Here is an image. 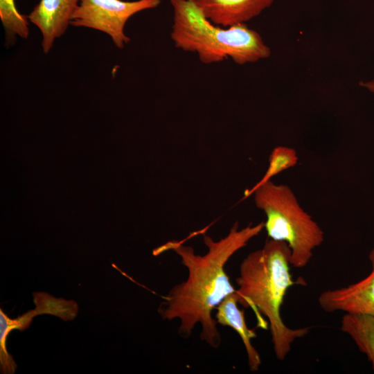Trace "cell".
Instances as JSON below:
<instances>
[{
	"instance_id": "cell-9",
	"label": "cell",
	"mask_w": 374,
	"mask_h": 374,
	"mask_svg": "<svg viewBox=\"0 0 374 374\" xmlns=\"http://www.w3.org/2000/svg\"><path fill=\"white\" fill-rule=\"evenodd\" d=\"M236 292L226 297L216 308L215 319L218 324L233 328L240 336L247 353L249 370L256 372L261 365L259 353L253 346L251 340L256 338L254 330L247 325L244 311L238 307Z\"/></svg>"
},
{
	"instance_id": "cell-5",
	"label": "cell",
	"mask_w": 374,
	"mask_h": 374,
	"mask_svg": "<svg viewBox=\"0 0 374 374\" xmlns=\"http://www.w3.org/2000/svg\"><path fill=\"white\" fill-rule=\"evenodd\" d=\"M161 0H81L72 15L70 24L105 33L117 48H122L130 39L125 34L127 20L136 13L157 8Z\"/></svg>"
},
{
	"instance_id": "cell-6",
	"label": "cell",
	"mask_w": 374,
	"mask_h": 374,
	"mask_svg": "<svg viewBox=\"0 0 374 374\" xmlns=\"http://www.w3.org/2000/svg\"><path fill=\"white\" fill-rule=\"evenodd\" d=\"M368 257L372 270L367 276L348 286L327 290L320 294L319 305L325 312L374 316V248Z\"/></svg>"
},
{
	"instance_id": "cell-12",
	"label": "cell",
	"mask_w": 374,
	"mask_h": 374,
	"mask_svg": "<svg viewBox=\"0 0 374 374\" xmlns=\"http://www.w3.org/2000/svg\"><path fill=\"white\" fill-rule=\"evenodd\" d=\"M33 297L35 316L51 314L69 321L73 320L78 314V305L73 300L57 299L44 292H34Z\"/></svg>"
},
{
	"instance_id": "cell-15",
	"label": "cell",
	"mask_w": 374,
	"mask_h": 374,
	"mask_svg": "<svg viewBox=\"0 0 374 374\" xmlns=\"http://www.w3.org/2000/svg\"><path fill=\"white\" fill-rule=\"evenodd\" d=\"M359 84L362 87L365 88L368 91L374 94V80L360 81Z\"/></svg>"
},
{
	"instance_id": "cell-1",
	"label": "cell",
	"mask_w": 374,
	"mask_h": 374,
	"mask_svg": "<svg viewBox=\"0 0 374 374\" xmlns=\"http://www.w3.org/2000/svg\"><path fill=\"white\" fill-rule=\"evenodd\" d=\"M263 229L264 222L242 229L236 222L227 235L218 240L204 235L207 251L203 255L195 253L192 247L179 240L167 242L152 251L154 256L167 251L175 252L188 270L186 280L172 287L158 308L163 319L179 321L178 333L181 337L188 338L199 324L201 340L213 348L220 347L221 335L212 312L226 297L236 292L225 265Z\"/></svg>"
},
{
	"instance_id": "cell-14",
	"label": "cell",
	"mask_w": 374,
	"mask_h": 374,
	"mask_svg": "<svg viewBox=\"0 0 374 374\" xmlns=\"http://www.w3.org/2000/svg\"><path fill=\"white\" fill-rule=\"evenodd\" d=\"M0 17L7 32L26 39L28 36V16L17 10L15 0H0Z\"/></svg>"
},
{
	"instance_id": "cell-4",
	"label": "cell",
	"mask_w": 374,
	"mask_h": 374,
	"mask_svg": "<svg viewBox=\"0 0 374 374\" xmlns=\"http://www.w3.org/2000/svg\"><path fill=\"white\" fill-rule=\"evenodd\" d=\"M251 195L256 207L265 215L264 229L269 239L287 243L291 251V266L305 267L314 250L324 240L321 226L301 207L287 185L271 180L257 188Z\"/></svg>"
},
{
	"instance_id": "cell-3",
	"label": "cell",
	"mask_w": 374,
	"mask_h": 374,
	"mask_svg": "<svg viewBox=\"0 0 374 374\" xmlns=\"http://www.w3.org/2000/svg\"><path fill=\"white\" fill-rule=\"evenodd\" d=\"M173 11L170 38L176 48L197 54L211 64L231 58L242 65L269 57V47L246 24L224 28L207 19L195 0H170Z\"/></svg>"
},
{
	"instance_id": "cell-11",
	"label": "cell",
	"mask_w": 374,
	"mask_h": 374,
	"mask_svg": "<svg viewBox=\"0 0 374 374\" xmlns=\"http://www.w3.org/2000/svg\"><path fill=\"white\" fill-rule=\"evenodd\" d=\"M35 314L33 310H30L16 319L9 318L0 309V364L1 373L13 374L17 367V364L6 349V339L9 333L14 329L20 331L28 328Z\"/></svg>"
},
{
	"instance_id": "cell-13",
	"label": "cell",
	"mask_w": 374,
	"mask_h": 374,
	"mask_svg": "<svg viewBox=\"0 0 374 374\" xmlns=\"http://www.w3.org/2000/svg\"><path fill=\"white\" fill-rule=\"evenodd\" d=\"M298 160L297 153L294 148L286 146L274 148L269 155V164L265 174L251 188L244 191V198L251 196L257 188L271 181L281 172L294 167Z\"/></svg>"
},
{
	"instance_id": "cell-2",
	"label": "cell",
	"mask_w": 374,
	"mask_h": 374,
	"mask_svg": "<svg viewBox=\"0 0 374 374\" xmlns=\"http://www.w3.org/2000/svg\"><path fill=\"white\" fill-rule=\"evenodd\" d=\"M290 258L286 242L269 239L243 259L235 279L238 303L253 310L257 327H269L274 353L280 361L288 355L292 344L310 330L309 327L290 328L281 317L288 290L299 283L290 273Z\"/></svg>"
},
{
	"instance_id": "cell-8",
	"label": "cell",
	"mask_w": 374,
	"mask_h": 374,
	"mask_svg": "<svg viewBox=\"0 0 374 374\" xmlns=\"http://www.w3.org/2000/svg\"><path fill=\"white\" fill-rule=\"evenodd\" d=\"M274 0H195L203 15L221 27L245 24L269 8Z\"/></svg>"
},
{
	"instance_id": "cell-10",
	"label": "cell",
	"mask_w": 374,
	"mask_h": 374,
	"mask_svg": "<svg viewBox=\"0 0 374 374\" xmlns=\"http://www.w3.org/2000/svg\"><path fill=\"white\" fill-rule=\"evenodd\" d=\"M341 330L367 356L374 371V316L345 313L341 320Z\"/></svg>"
},
{
	"instance_id": "cell-7",
	"label": "cell",
	"mask_w": 374,
	"mask_h": 374,
	"mask_svg": "<svg viewBox=\"0 0 374 374\" xmlns=\"http://www.w3.org/2000/svg\"><path fill=\"white\" fill-rule=\"evenodd\" d=\"M81 0H40L28 15L42 35V46L48 53L56 38L66 32Z\"/></svg>"
}]
</instances>
